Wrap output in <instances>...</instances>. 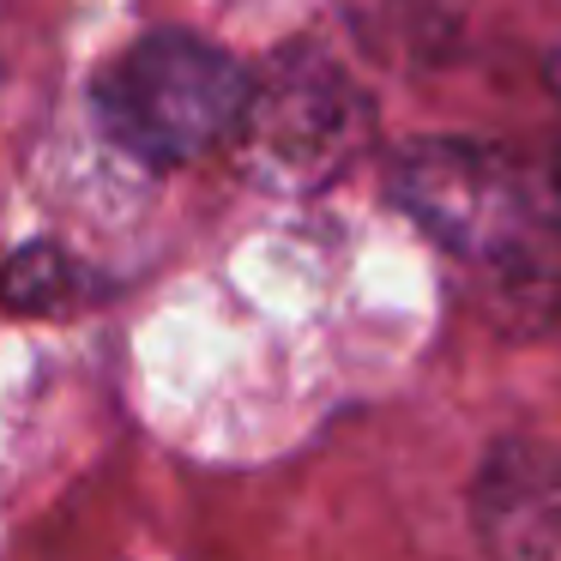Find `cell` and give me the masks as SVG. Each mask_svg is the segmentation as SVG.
I'll return each mask as SVG.
<instances>
[{"label":"cell","mask_w":561,"mask_h":561,"mask_svg":"<svg viewBox=\"0 0 561 561\" xmlns=\"http://www.w3.org/2000/svg\"><path fill=\"white\" fill-rule=\"evenodd\" d=\"M392 199L453 260L507 278L513 290L561 284V218L537 206L507 158L471 139H423L399 158Z\"/></svg>","instance_id":"obj_1"},{"label":"cell","mask_w":561,"mask_h":561,"mask_svg":"<svg viewBox=\"0 0 561 561\" xmlns=\"http://www.w3.org/2000/svg\"><path fill=\"white\" fill-rule=\"evenodd\" d=\"M254 73L194 31H146L98 79V122L146 170H182L236 139Z\"/></svg>","instance_id":"obj_2"},{"label":"cell","mask_w":561,"mask_h":561,"mask_svg":"<svg viewBox=\"0 0 561 561\" xmlns=\"http://www.w3.org/2000/svg\"><path fill=\"white\" fill-rule=\"evenodd\" d=\"M368 127H375V103L332 55L284 49L272 55L266 73H254L236 139L248 146L260 182L284 194H314L356 163Z\"/></svg>","instance_id":"obj_3"},{"label":"cell","mask_w":561,"mask_h":561,"mask_svg":"<svg viewBox=\"0 0 561 561\" xmlns=\"http://www.w3.org/2000/svg\"><path fill=\"white\" fill-rule=\"evenodd\" d=\"M471 519L495 556H561V447L495 440L471 483Z\"/></svg>","instance_id":"obj_4"},{"label":"cell","mask_w":561,"mask_h":561,"mask_svg":"<svg viewBox=\"0 0 561 561\" xmlns=\"http://www.w3.org/2000/svg\"><path fill=\"white\" fill-rule=\"evenodd\" d=\"M73 296V260L55 242H25L0 266V308L7 314H55Z\"/></svg>","instance_id":"obj_5"},{"label":"cell","mask_w":561,"mask_h":561,"mask_svg":"<svg viewBox=\"0 0 561 561\" xmlns=\"http://www.w3.org/2000/svg\"><path fill=\"white\" fill-rule=\"evenodd\" d=\"M549 206H556V218H561V151H556V163H549Z\"/></svg>","instance_id":"obj_6"},{"label":"cell","mask_w":561,"mask_h":561,"mask_svg":"<svg viewBox=\"0 0 561 561\" xmlns=\"http://www.w3.org/2000/svg\"><path fill=\"white\" fill-rule=\"evenodd\" d=\"M549 85H556V91H561V49H556V55H549Z\"/></svg>","instance_id":"obj_7"}]
</instances>
